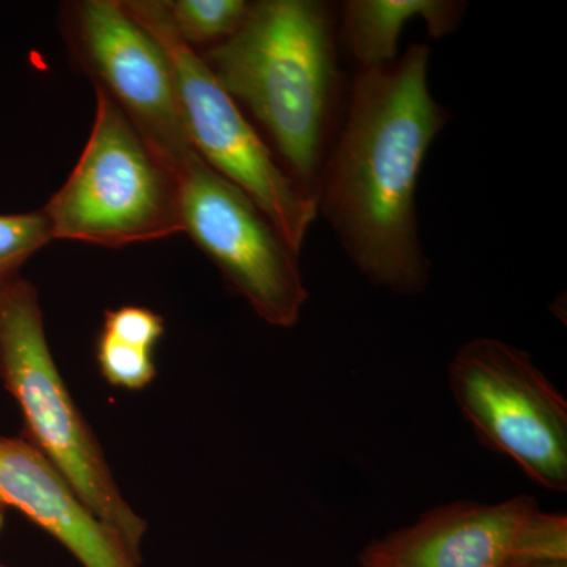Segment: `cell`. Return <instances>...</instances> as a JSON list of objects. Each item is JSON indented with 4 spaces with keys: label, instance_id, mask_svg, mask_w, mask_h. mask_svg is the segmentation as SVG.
I'll list each match as a JSON object with an SVG mask.
<instances>
[{
    "label": "cell",
    "instance_id": "17",
    "mask_svg": "<svg viewBox=\"0 0 567 567\" xmlns=\"http://www.w3.org/2000/svg\"><path fill=\"white\" fill-rule=\"evenodd\" d=\"M0 567H9V566L3 565V563H2V561H0Z\"/></svg>",
    "mask_w": 567,
    "mask_h": 567
},
{
    "label": "cell",
    "instance_id": "2",
    "mask_svg": "<svg viewBox=\"0 0 567 567\" xmlns=\"http://www.w3.org/2000/svg\"><path fill=\"white\" fill-rule=\"evenodd\" d=\"M199 55L262 126L284 171L316 200L341 107L330 7L316 0L249 3L240 29Z\"/></svg>",
    "mask_w": 567,
    "mask_h": 567
},
{
    "label": "cell",
    "instance_id": "9",
    "mask_svg": "<svg viewBox=\"0 0 567 567\" xmlns=\"http://www.w3.org/2000/svg\"><path fill=\"white\" fill-rule=\"evenodd\" d=\"M363 567H567V517L533 496L496 505L456 502L374 540Z\"/></svg>",
    "mask_w": 567,
    "mask_h": 567
},
{
    "label": "cell",
    "instance_id": "5",
    "mask_svg": "<svg viewBox=\"0 0 567 567\" xmlns=\"http://www.w3.org/2000/svg\"><path fill=\"white\" fill-rule=\"evenodd\" d=\"M122 6L158 41L171 63L194 151L212 169L238 186L300 254L319 213L316 200L284 171L199 52L181 39L164 0H122Z\"/></svg>",
    "mask_w": 567,
    "mask_h": 567
},
{
    "label": "cell",
    "instance_id": "4",
    "mask_svg": "<svg viewBox=\"0 0 567 567\" xmlns=\"http://www.w3.org/2000/svg\"><path fill=\"white\" fill-rule=\"evenodd\" d=\"M69 181L41 210L54 240L123 248L183 233L178 173L106 93Z\"/></svg>",
    "mask_w": 567,
    "mask_h": 567
},
{
    "label": "cell",
    "instance_id": "7",
    "mask_svg": "<svg viewBox=\"0 0 567 567\" xmlns=\"http://www.w3.org/2000/svg\"><path fill=\"white\" fill-rule=\"evenodd\" d=\"M178 182L183 233L264 322L297 324L309 297L298 252L238 186L200 156L178 174Z\"/></svg>",
    "mask_w": 567,
    "mask_h": 567
},
{
    "label": "cell",
    "instance_id": "12",
    "mask_svg": "<svg viewBox=\"0 0 567 567\" xmlns=\"http://www.w3.org/2000/svg\"><path fill=\"white\" fill-rule=\"evenodd\" d=\"M175 31L188 47H215L240 29L245 0H164Z\"/></svg>",
    "mask_w": 567,
    "mask_h": 567
},
{
    "label": "cell",
    "instance_id": "15",
    "mask_svg": "<svg viewBox=\"0 0 567 567\" xmlns=\"http://www.w3.org/2000/svg\"><path fill=\"white\" fill-rule=\"evenodd\" d=\"M164 319L144 306H121L107 309L103 317V333L114 336L118 341L155 353L164 336Z\"/></svg>",
    "mask_w": 567,
    "mask_h": 567
},
{
    "label": "cell",
    "instance_id": "10",
    "mask_svg": "<svg viewBox=\"0 0 567 567\" xmlns=\"http://www.w3.org/2000/svg\"><path fill=\"white\" fill-rule=\"evenodd\" d=\"M0 505L24 514L82 567L142 565V555L93 516L61 472L24 436H0Z\"/></svg>",
    "mask_w": 567,
    "mask_h": 567
},
{
    "label": "cell",
    "instance_id": "6",
    "mask_svg": "<svg viewBox=\"0 0 567 567\" xmlns=\"http://www.w3.org/2000/svg\"><path fill=\"white\" fill-rule=\"evenodd\" d=\"M451 394L484 445L548 491L567 488V402L524 350L477 338L447 368Z\"/></svg>",
    "mask_w": 567,
    "mask_h": 567
},
{
    "label": "cell",
    "instance_id": "1",
    "mask_svg": "<svg viewBox=\"0 0 567 567\" xmlns=\"http://www.w3.org/2000/svg\"><path fill=\"white\" fill-rule=\"evenodd\" d=\"M429 48L360 69L341 132L317 188V212L374 286L413 297L431 265L417 227L416 185L432 142L450 122L427 82Z\"/></svg>",
    "mask_w": 567,
    "mask_h": 567
},
{
    "label": "cell",
    "instance_id": "8",
    "mask_svg": "<svg viewBox=\"0 0 567 567\" xmlns=\"http://www.w3.org/2000/svg\"><path fill=\"white\" fill-rule=\"evenodd\" d=\"M62 21L78 69L181 174L199 155L186 132L173 69L158 41L128 17L122 0L66 3Z\"/></svg>",
    "mask_w": 567,
    "mask_h": 567
},
{
    "label": "cell",
    "instance_id": "16",
    "mask_svg": "<svg viewBox=\"0 0 567 567\" xmlns=\"http://www.w3.org/2000/svg\"><path fill=\"white\" fill-rule=\"evenodd\" d=\"M6 518H7V507L0 505V533H2L3 527H6Z\"/></svg>",
    "mask_w": 567,
    "mask_h": 567
},
{
    "label": "cell",
    "instance_id": "13",
    "mask_svg": "<svg viewBox=\"0 0 567 567\" xmlns=\"http://www.w3.org/2000/svg\"><path fill=\"white\" fill-rule=\"evenodd\" d=\"M54 240L44 212L0 215V290L21 278L25 262Z\"/></svg>",
    "mask_w": 567,
    "mask_h": 567
},
{
    "label": "cell",
    "instance_id": "14",
    "mask_svg": "<svg viewBox=\"0 0 567 567\" xmlns=\"http://www.w3.org/2000/svg\"><path fill=\"white\" fill-rule=\"evenodd\" d=\"M100 374L107 385L126 391H141L156 379L153 352L125 344L114 336L100 331L95 349Z\"/></svg>",
    "mask_w": 567,
    "mask_h": 567
},
{
    "label": "cell",
    "instance_id": "11",
    "mask_svg": "<svg viewBox=\"0 0 567 567\" xmlns=\"http://www.w3.org/2000/svg\"><path fill=\"white\" fill-rule=\"evenodd\" d=\"M464 2L451 0H349L342 7V39L360 69L394 62L399 37L413 18H423L429 37L456 31Z\"/></svg>",
    "mask_w": 567,
    "mask_h": 567
},
{
    "label": "cell",
    "instance_id": "3",
    "mask_svg": "<svg viewBox=\"0 0 567 567\" xmlns=\"http://www.w3.org/2000/svg\"><path fill=\"white\" fill-rule=\"evenodd\" d=\"M0 380L20 406L24 439L51 462L85 507L141 554L147 522L130 506L91 424L52 357L39 292L18 278L0 290Z\"/></svg>",
    "mask_w": 567,
    "mask_h": 567
}]
</instances>
